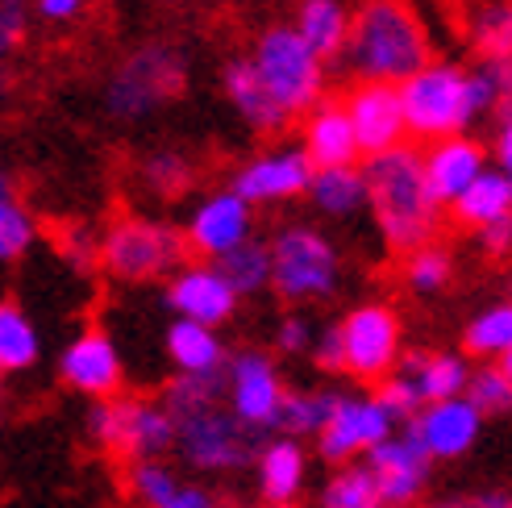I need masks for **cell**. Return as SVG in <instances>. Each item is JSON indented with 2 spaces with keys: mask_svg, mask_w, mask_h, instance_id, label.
I'll return each instance as SVG.
<instances>
[{
  "mask_svg": "<svg viewBox=\"0 0 512 508\" xmlns=\"http://www.w3.org/2000/svg\"><path fill=\"white\" fill-rule=\"evenodd\" d=\"M367 200L396 250H421L438 225V200L429 196L421 159L413 150L392 146L367 163Z\"/></svg>",
  "mask_w": 512,
  "mask_h": 508,
  "instance_id": "obj_1",
  "label": "cell"
},
{
  "mask_svg": "<svg viewBox=\"0 0 512 508\" xmlns=\"http://www.w3.org/2000/svg\"><path fill=\"white\" fill-rule=\"evenodd\" d=\"M350 34V67L367 75V84H392V80H413L429 63L425 34L413 17V9L400 0H371L358 13Z\"/></svg>",
  "mask_w": 512,
  "mask_h": 508,
  "instance_id": "obj_2",
  "label": "cell"
},
{
  "mask_svg": "<svg viewBox=\"0 0 512 508\" xmlns=\"http://www.w3.org/2000/svg\"><path fill=\"white\" fill-rule=\"evenodd\" d=\"M254 75L267 88V96L275 100L288 117L300 113L321 88V63L309 46L296 38V30H271L259 42V55H254Z\"/></svg>",
  "mask_w": 512,
  "mask_h": 508,
  "instance_id": "obj_3",
  "label": "cell"
},
{
  "mask_svg": "<svg viewBox=\"0 0 512 508\" xmlns=\"http://www.w3.org/2000/svg\"><path fill=\"white\" fill-rule=\"evenodd\" d=\"M175 446L200 471H234L250 463V454L259 450V438L234 413H221L213 404V409L175 417Z\"/></svg>",
  "mask_w": 512,
  "mask_h": 508,
  "instance_id": "obj_4",
  "label": "cell"
},
{
  "mask_svg": "<svg viewBox=\"0 0 512 508\" xmlns=\"http://www.w3.org/2000/svg\"><path fill=\"white\" fill-rule=\"evenodd\" d=\"M400 113L404 125L421 138L454 134L471 121L467 109V80L454 67H421L413 80L400 88Z\"/></svg>",
  "mask_w": 512,
  "mask_h": 508,
  "instance_id": "obj_5",
  "label": "cell"
},
{
  "mask_svg": "<svg viewBox=\"0 0 512 508\" xmlns=\"http://www.w3.org/2000/svg\"><path fill=\"white\" fill-rule=\"evenodd\" d=\"M88 429L96 442H105L117 454H134V459H155L159 450L175 442V421L159 404H142V400L96 404Z\"/></svg>",
  "mask_w": 512,
  "mask_h": 508,
  "instance_id": "obj_6",
  "label": "cell"
},
{
  "mask_svg": "<svg viewBox=\"0 0 512 508\" xmlns=\"http://www.w3.org/2000/svg\"><path fill=\"white\" fill-rule=\"evenodd\" d=\"M271 254V279L275 288L304 300V296H325L334 292V279H338V254L321 234L313 230H288L279 234V242L267 250Z\"/></svg>",
  "mask_w": 512,
  "mask_h": 508,
  "instance_id": "obj_7",
  "label": "cell"
},
{
  "mask_svg": "<svg viewBox=\"0 0 512 508\" xmlns=\"http://www.w3.org/2000/svg\"><path fill=\"white\" fill-rule=\"evenodd\" d=\"M184 88V63L167 46H146L109 84V109L117 117H142Z\"/></svg>",
  "mask_w": 512,
  "mask_h": 508,
  "instance_id": "obj_8",
  "label": "cell"
},
{
  "mask_svg": "<svg viewBox=\"0 0 512 508\" xmlns=\"http://www.w3.org/2000/svg\"><path fill=\"white\" fill-rule=\"evenodd\" d=\"M338 338H342V367L354 371L358 379H379L396 363L400 321L383 304H367V309H354L338 325Z\"/></svg>",
  "mask_w": 512,
  "mask_h": 508,
  "instance_id": "obj_9",
  "label": "cell"
},
{
  "mask_svg": "<svg viewBox=\"0 0 512 508\" xmlns=\"http://www.w3.org/2000/svg\"><path fill=\"white\" fill-rule=\"evenodd\" d=\"M179 259H184V242H179V234L159 230V225H146V221H125L105 238V263L121 279L163 275Z\"/></svg>",
  "mask_w": 512,
  "mask_h": 508,
  "instance_id": "obj_10",
  "label": "cell"
},
{
  "mask_svg": "<svg viewBox=\"0 0 512 508\" xmlns=\"http://www.w3.org/2000/svg\"><path fill=\"white\" fill-rule=\"evenodd\" d=\"M367 454H371L367 471H371V479H375L379 504L400 508V504H413V500L421 496L425 479H429V463H433V459L425 454V446L417 442L413 429H404L400 438L379 442V446H375V450H367Z\"/></svg>",
  "mask_w": 512,
  "mask_h": 508,
  "instance_id": "obj_11",
  "label": "cell"
},
{
  "mask_svg": "<svg viewBox=\"0 0 512 508\" xmlns=\"http://www.w3.org/2000/svg\"><path fill=\"white\" fill-rule=\"evenodd\" d=\"M321 454L329 463H342L358 450H375L392 438V417L379 409V400H350L334 396V413L321 425Z\"/></svg>",
  "mask_w": 512,
  "mask_h": 508,
  "instance_id": "obj_12",
  "label": "cell"
},
{
  "mask_svg": "<svg viewBox=\"0 0 512 508\" xmlns=\"http://www.w3.org/2000/svg\"><path fill=\"white\" fill-rule=\"evenodd\" d=\"M229 400H234V417L254 434L275 425L284 388H279V375L263 354H238L234 359V367H229Z\"/></svg>",
  "mask_w": 512,
  "mask_h": 508,
  "instance_id": "obj_13",
  "label": "cell"
},
{
  "mask_svg": "<svg viewBox=\"0 0 512 508\" xmlns=\"http://www.w3.org/2000/svg\"><path fill=\"white\" fill-rule=\"evenodd\" d=\"M479 425H483V417L463 396L442 400V404H425V409L408 421V429L417 434L429 459H458V454H467L479 438Z\"/></svg>",
  "mask_w": 512,
  "mask_h": 508,
  "instance_id": "obj_14",
  "label": "cell"
},
{
  "mask_svg": "<svg viewBox=\"0 0 512 508\" xmlns=\"http://www.w3.org/2000/svg\"><path fill=\"white\" fill-rule=\"evenodd\" d=\"M346 121L354 130L358 150H367V155H383V150H392L400 142V134H404L400 92L392 84H363L350 96Z\"/></svg>",
  "mask_w": 512,
  "mask_h": 508,
  "instance_id": "obj_15",
  "label": "cell"
},
{
  "mask_svg": "<svg viewBox=\"0 0 512 508\" xmlns=\"http://www.w3.org/2000/svg\"><path fill=\"white\" fill-rule=\"evenodd\" d=\"M167 300H171V309L184 317V321L204 325V329H213L217 321H225L229 313H234V304H238L234 288H229L225 279L217 271H209V267L184 271L171 284V296Z\"/></svg>",
  "mask_w": 512,
  "mask_h": 508,
  "instance_id": "obj_16",
  "label": "cell"
},
{
  "mask_svg": "<svg viewBox=\"0 0 512 508\" xmlns=\"http://www.w3.org/2000/svg\"><path fill=\"white\" fill-rule=\"evenodd\" d=\"M63 379L71 388H80L88 396H113L117 384H121V359H117V350L105 334H84V338H75L63 354V363H59Z\"/></svg>",
  "mask_w": 512,
  "mask_h": 508,
  "instance_id": "obj_17",
  "label": "cell"
},
{
  "mask_svg": "<svg viewBox=\"0 0 512 508\" xmlns=\"http://www.w3.org/2000/svg\"><path fill=\"white\" fill-rule=\"evenodd\" d=\"M313 180V163L304 155H275V159H259L238 175L234 196L242 200H279V196H296Z\"/></svg>",
  "mask_w": 512,
  "mask_h": 508,
  "instance_id": "obj_18",
  "label": "cell"
},
{
  "mask_svg": "<svg viewBox=\"0 0 512 508\" xmlns=\"http://www.w3.org/2000/svg\"><path fill=\"white\" fill-rule=\"evenodd\" d=\"M421 171H425L429 196L438 200V205L442 200H458L467 192V184L483 171V150L467 138H450L421 163Z\"/></svg>",
  "mask_w": 512,
  "mask_h": 508,
  "instance_id": "obj_19",
  "label": "cell"
},
{
  "mask_svg": "<svg viewBox=\"0 0 512 508\" xmlns=\"http://www.w3.org/2000/svg\"><path fill=\"white\" fill-rule=\"evenodd\" d=\"M246 225H250L246 205L234 192L213 196L209 205L192 217V246H200L204 254H225L246 242Z\"/></svg>",
  "mask_w": 512,
  "mask_h": 508,
  "instance_id": "obj_20",
  "label": "cell"
},
{
  "mask_svg": "<svg viewBox=\"0 0 512 508\" xmlns=\"http://www.w3.org/2000/svg\"><path fill=\"white\" fill-rule=\"evenodd\" d=\"M396 375L413 379L425 404L454 400V396H463V388H467V363L454 359V354H408Z\"/></svg>",
  "mask_w": 512,
  "mask_h": 508,
  "instance_id": "obj_21",
  "label": "cell"
},
{
  "mask_svg": "<svg viewBox=\"0 0 512 508\" xmlns=\"http://www.w3.org/2000/svg\"><path fill=\"white\" fill-rule=\"evenodd\" d=\"M259 488L271 504H292L304 488V450L292 438H279L259 454Z\"/></svg>",
  "mask_w": 512,
  "mask_h": 508,
  "instance_id": "obj_22",
  "label": "cell"
},
{
  "mask_svg": "<svg viewBox=\"0 0 512 508\" xmlns=\"http://www.w3.org/2000/svg\"><path fill=\"white\" fill-rule=\"evenodd\" d=\"M358 155V142H354V130L346 121V109H321L309 125V163H317L321 171L325 167H350V159Z\"/></svg>",
  "mask_w": 512,
  "mask_h": 508,
  "instance_id": "obj_23",
  "label": "cell"
},
{
  "mask_svg": "<svg viewBox=\"0 0 512 508\" xmlns=\"http://www.w3.org/2000/svg\"><path fill=\"white\" fill-rule=\"evenodd\" d=\"M167 350L184 375H213V371H221V359H225L213 329L192 325V321H175L167 329Z\"/></svg>",
  "mask_w": 512,
  "mask_h": 508,
  "instance_id": "obj_24",
  "label": "cell"
},
{
  "mask_svg": "<svg viewBox=\"0 0 512 508\" xmlns=\"http://www.w3.org/2000/svg\"><path fill=\"white\" fill-rule=\"evenodd\" d=\"M454 209L463 221H475V225H492V221H504L508 209H512V180L508 171H479L475 180L467 184V192L454 200Z\"/></svg>",
  "mask_w": 512,
  "mask_h": 508,
  "instance_id": "obj_25",
  "label": "cell"
},
{
  "mask_svg": "<svg viewBox=\"0 0 512 508\" xmlns=\"http://www.w3.org/2000/svg\"><path fill=\"white\" fill-rule=\"evenodd\" d=\"M225 88H229V96H234V105L242 109V117L250 125H259V130H279V125L288 121V113L267 96V88L259 84V75H254L250 63H229Z\"/></svg>",
  "mask_w": 512,
  "mask_h": 508,
  "instance_id": "obj_26",
  "label": "cell"
},
{
  "mask_svg": "<svg viewBox=\"0 0 512 508\" xmlns=\"http://www.w3.org/2000/svg\"><path fill=\"white\" fill-rule=\"evenodd\" d=\"M296 38L309 46L317 59L342 50V42H346V13H342L338 0H304Z\"/></svg>",
  "mask_w": 512,
  "mask_h": 508,
  "instance_id": "obj_27",
  "label": "cell"
},
{
  "mask_svg": "<svg viewBox=\"0 0 512 508\" xmlns=\"http://www.w3.org/2000/svg\"><path fill=\"white\" fill-rule=\"evenodd\" d=\"M38 359V334L17 304H0V371H21Z\"/></svg>",
  "mask_w": 512,
  "mask_h": 508,
  "instance_id": "obj_28",
  "label": "cell"
},
{
  "mask_svg": "<svg viewBox=\"0 0 512 508\" xmlns=\"http://www.w3.org/2000/svg\"><path fill=\"white\" fill-rule=\"evenodd\" d=\"M217 275L225 279L229 288H234V296L259 292L267 279H271V254H267L263 246H254V242H242V246H234V250L221 254Z\"/></svg>",
  "mask_w": 512,
  "mask_h": 508,
  "instance_id": "obj_29",
  "label": "cell"
},
{
  "mask_svg": "<svg viewBox=\"0 0 512 508\" xmlns=\"http://www.w3.org/2000/svg\"><path fill=\"white\" fill-rule=\"evenodd\" d=\"M309 188L329 213H354L367 200V184L354 167H325L309 180Z\"/></svg>",
  "mask_w": 512,
  "mask_h": 508,
  "instance_id": "obj_30",
  "label": "cell"
},
{
  "mask_svg": "<svg viewBox=\"0 0 512 508\" xmlns=\"http://www.w3.org/2000/svg\"><path fill=\"white\" fill-rule=\"evenodd\" d=\"M217 400H221V371H213V375H184V379H175V384L167 388L163 413L175 421V417H188L196 409H213Z\"/></svg>",
  "mask_w": 512,
  "mask_h": 508,
  "instance_id": "obj_31",
  "label": "cell"
},
{
  "mask_svg": "<svg viewBox=\"0 0 512 508\" xmlns=\"http://www.w3.org/2000/svg\"><path fill=\"white\" fill-rule=\"evenodd\" d=\"M467 404L483 417V413H504L512 404V371L508 359L500 367H483L475 375H467Z\"/></svg>",
  "mask_w": 512,
  "mask_h": 508,
  "instance_id": "obj_32",
  "label": "cell"
},
{
  "mask_svg": "<svg viewBox=\"0 0 512 508\" xmlns=\"http://www.w3.org/2000/svg\"><path fill=\"white\" fill-rule=\"evenodd\" d=\"M334 413V396H284L275 425L284 434H321V425Z\"/></svg>",
  "mask_w": 512,
  "mask_h": 508,
  "instance_id": "obj_33",
  "label": "cell"
},
{
  "mask_svg": "<svg viewBox=\"0 0 512 508\" xmlns=\"http://www.w3.org/2000/svg\"><path fill=\"white\" fill-rule=\"evenodd\" d=\"M508 346H512V309L508 304H496V309L479 313L467 325V350L471 354H504L508 359Z\"/></svg>",
  "mask_w": 512,
  "mask_h": 508,
  "instance_id": "obj_34",
  "label": "cell"
},
{
  "mask_svg": "<svg viewBox=\"0 0 512 508\" xmlns=\"http://www.w3.org/2000/svg\"><path fill=\"white\" fill-rule=\"evenodd\" d=\"M325 508H383L371 471L367 467L338 471L334 479H329V488H325Z\"/></svg>",
  "mask_w": 512,
  "mask_h": 508,
  "instance_id": "obj_35",
  "label": "cell"
},
{
  "mask_svg": "<svg viewBox=\"0 0 512 508\" xmlns=\"http://www.w3.org/2000/svg\"><path fill=\"white\" fill-rule=\"evenodd\" d=\"M130 488H134V496L146 504V508H163L171 496H175V488H179V479L163 467V463H155V459H142L134 471H130Z\"/></svg>",
  "mask_w": 512,
  "mask_h": 508,
  "instance_id": "obj_36",
  "label": "cell"
},
{
  "mask_svg": "<svg viewBox=\"0 0 512 508\" xmlns=\"http://www.w3.org/2000/svg\"><path fill=\"white\" fill-rule=\"evenodd\" d=\"M475 34H479V46H483V55H488V63H508L512 21H508V9L504 5H492L488 13H483L479 25H475Z\"/></svg>",
  "mask_w": 512,
  "mask_h": 508,
  "instance_id": "obj_37",
  "label": "cell"
},
{
  "mask_svg": "<svg viewBox=\"0 0 512 508\" xmlns=\"http://www.w3.org/2000/svg\"><path fill=\"white\" fill-rule=\"evenodd\" d=\"M34 238V221L13 200H0V259H17Z\"/></svg>",
  "mask_w": 512,
  "mask_h": 508,
  "instance_id": "obj_38",
  "label": "cell"
},
{
  "mask_svg": "<svg viewBox=\"0 0 512 508\" xmlns=\"http://www.w3.org/2000/svg\"><path fill=\"white\" fill-rule=\"evenodd\" d=\"M408 279H413V288H421V292H438L450 279V259L442 250H417L413 263H408Z\"/></svg>",
  "mask_w": 512,
  "mask_h": 508,
  "instance_id": "obj_39",
  "label": "cell"
},
{
  "mask_svg": "<svg viewBox=\"0 0 512 508\" xmlns=\"http://www.w3.org/2000/svg\"><path fill=\"white\" fill-rule=\"evenodd\" d=\"M146 175H150V184H155L159 192H179V188L188 184V167H184V159H175V155L150 159Z\"/></svg>",
  "mask_w": 512,
  "mask_h": 508,
  "instance_id": "obj_40",
  "label": "cell"
},
{
  "mask_svg": "<svg viewBox=\"0 0 512 508\" xmlns=\"http://www.w3.org/2000/svg\"><path fill=\"white\" fill-rule=\"evenodd\" d=\"M25 30V0H0V55L13 50Z\"/></svg>",
  "mask_w": 512,
  "mask_h": 508,
  "instance_id": "obj_41",
  "label": "cell"
},
{
  "mask_svg": "<svg viewBox=\"0 0 512 508\" xmlns=\"http://www.w3.org/2000/svg\"><path fill=\"white\" fill-rule=\"evenodd\" d=\"M317 363H321L325 371H338V367H342V338H338L334 325H329L325 334H321V342H317Z\"/></svg>",
  "mask_w": 512,
  "mask_h": 508,
  "instance_id": "obj_42",
  "label": "cell"
},
{
  "mask_svg": "<svg viewBox=\"0 0 512 508\" xmlns=\"http://www.w3.org/2000/svg\"><path fill=\"white\" fill-rule=\"evenodd\" d=\"M59 246H63V254H71L80 267H88L92 259H96V250H92V242H88V234L84 230H71L67 238H59Z\"/></svg>",
  "mask_w": 512,
  "mask_h": 508,
  "instance_id": "obj_43",
  "label": "cell"
},
{
  "mask_svg": "<svg viewBox=\"0 0 512 508\" xmlns=\"http://www.w3.org/2000/svg\"><path fill=\"white\" fill-rule=\"evenodd\" d=\"M304 346H309V325H304L300 317L284 321V329H279V350L296 354V350H304Z\"/></svg>",
  "mask_w": 512,
  "mask_h": 508,
  "instance_id": "obj_44",
  "label": "cell"
},
{
  "mask_svg": "<svg viewBox=\"0 0 512 508\" xmlns=\"http://www.w3.org/2000/svg\"><path fill=\"white\" fill-rule=\"evenodd\" d=\"M163 508H213V496L204 492V488H184V484H179L175 496Z\"/></svg>",
  "mask_w": 512,
  "mask_h": 508,
  "instance_id": "obj_45",
  "label": "cell"
},
{
  "mask_svg": "<svg viewBox=\"0 0 512 508\" xmlns=\"http://www.w3.org/2000/svg\"><path fill=\"white\" fill-rule=\"evenodd\" d=\"M508 234H512V221L504 217V221H492L488 230H483V242H488L492 250H504L508 246Z\"/></svg>",
  "mask_w": 512,
  "mask_h": 508,
  "instance_id": "obj_46",
  "label": "cell"
},
{
  "mask_svg": "<svg viewBox=\"0 0 512 508\" xmlns=\"http://www.w3.org/2000/svg\"><path fill=\"white\" fill-rule=\"evenodd\" d=\"M463 508H508V496L504 492H483L475 500H463Z\"/></svg>",
  "mask_w": 512,
  "mask_h": 508,
  "instance_id": "obj_47",
  "label": "cell"
},
{
  "mask_svg": "<svg viewBox=\"0 0 512 508\" xmlns=\"http://www.w3.org/2000/svg\"><path fill=\"white\" fill-rule=\"evenodd\" d=\"M80 9V0H42V13L46 17H71Z\"/></svg>",
  "mask_w": 512,
  "mask_h": 508,
  "instance_id": "obj_48",
  "label": "cell"
},
{
  "mask_svg": "<svg viewBox=\"0 0 512 508\" xmlns=\"http://www.w3.org/2000/svg\"><path fill=\"white\" fill-rule=\"evenodd\" d=\"M496 150H500V163L508 167V163H512V130H508V125L500 130V142H496Z\"/></svg>",
  "mask_w": 512,
  "mask_h": 508,
  "instance_id": "obj_49",
  "label": "cell"
},
{
  "mask_svg": "<svg viewBox=\"0 0 512 508\" xmlns=\"http://www.w3.org/2000/svg\"><path fill=\"white\" fill-rule=\"evenodd\" d=\"M0 200H9V175H0Z\"/></svg>",
  "mask_w": 512,
  "mask_h": 508,
  "instance_id": "obj_50",
  "label": "cell"
},
{
  "mask_svg": "<svg viewBox=\"0 0 512 508\" xmlns=\"http://www.w3.org/2000/svg\"><path fill=\"white\" fill-rule=\"evenodd\" d=\"M267 508H292V504H267Z\"/></svg>",
  "mask_w": 512,
  "mask_h": 508,
  "instance_id": "obj_51",
  "label": "cell"
},
{
  "mask_svg": "<svg viewBox=\"0 0 512 508\" xmlns=\"http://www.w3.org/2000/svg\"><path fill=\"white\" fill-rule=\"evenodd\" d=\"M0 88H5V75H0Z\"/></svg>",
  "mask_w": 512,
  "mask_h": 508,
  "instance_id": "obj_52",
  "label": "cell"
}]
</instances>
